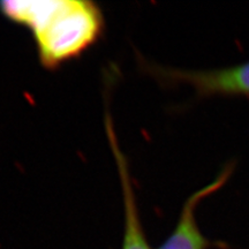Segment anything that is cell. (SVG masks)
<instances>
[{
	"label": "cell",
	"mask_w": 249,
	"mask_h": 249,
	"mask_svg": "<svg viewBox=\"0 0 249 249\" xmlns=\"http://www.w3.org/2000/svg\"><path fill=\"white\" fill-rule=\"evenodd\" d=\"M147 71L167 83H186L201 97L214 95L249 96V61L208 71L165 68L145 64Z\"/></svg>",
	"instance_id": "obj_2"
},
{
	"label": "cell",
	"mask_w": 249,
	"mask_h": 249,
	"mask_svg": "<svg viewBox=\"0 0 249 249\" xmlns=\"http://www.w3.org/2000/svg\"><path fill=\"white\" fill-rule=\"evenodd\" d=\"M233 169L234 166L232 164L226 165L213 182L193 193L187 198L182 205L176 227L158 249H208L213 245L202 234L196 222V208L205 197L213 194L225 185L231 177Z\"/></svg>",
	"instance_id": "obj_4"
},
{
	"label": "cell",
	"mask_w": 249,
	"mask_h": 249,
	"mask_svg": "<svg viewBox=\"0 0 249 249\" xmlns=\"http://www.w3.org/2000/svg\"><path fill=\"white\" fill-rule=\"evenodd\" d=\"M104 124L107 141L110 143L111 151L113 154L114 161L117 165L121 192H123L124 236L121 249H150L147 238H145L144 230H143L138 201H136L132 177H130L128 161H127L126 156L120 148L116 129L113 126V119H112L108 110H105Z\"/></svg>",
	"instance_id": "obj_3"
},
{
	"label": "cell",
	"mask_w": 249,
	"mask_h": 249,
	"mask_svg": "<svg viewBox=\"0 0 249 249\" xmlns=\"http://www.w3.org/2000/svg\"><path fill=\"white\" fill-rule=\"evenodd\" d=\"M0 14L29 31L39 65L48 71L82 57L105 33L104 13L90 0H5Z\"/></svg>",
	"instance_id": "obj_1"
}]
</instances>
